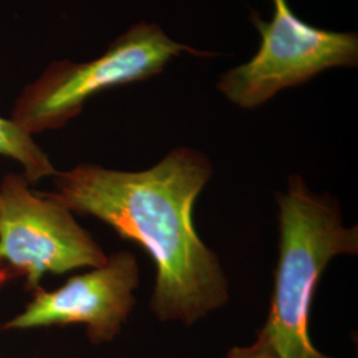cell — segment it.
<instances>
[{"instance_id":"cell-1","label":"cell","mask_w":358,"mask_h":358,"mask_svg":"<svg viewBox=\"0 0 358 358\" xmlns=\"http://www.w3.org/2000/svg\"><path fill=\"white\" fill-rule=\"evenodd\" d=\"M211 176L205 154L176 148L141 171L93 164L57 171L53 192L43 194L145 248L157 268L150 310L161 321L192 325L230 299L217 254L194 224L196 198Z\"/></svg>"},{"instance_id":"cell-2","label":"cell","mask_w":358,"mask_h":358,"mask_svg":"<svg viewBox=\"0 0 358 358\" xmlns=\"http://www.w3.org/2000/svg\"><path fill=\"white\" fill-rule=\"evenodd\" d=\"M279 259L268 317L260 329L279 358H329L312 344L313 294L327 266L340 255H357L358 227H345L340 206L310 192L300 176L278 195Z\"/></svg>"},{"instance_id":"cell-3","label":"cell","mask_w":358,"mask_h":358,"mask_svg":"<svg viewBox=\"0 0 358 358\" xmlns=\"http://www.w3.org/2000/svg\"><path fill=\"white\" fill-rule=\"evenodd\" d=\"M185 52L199 57L215 55L180 44L158 24L140 22L94 60L53 62L20 92L11 118L31 136L63 128L96 94L157 76Z\"/></svg>"},{"instance_id":"cell-4","label":"cell","mask_w":358,"mask_h":358,"mask_svg":"<svg viewBox=\"0 0 358 358\" xmlns=\"http://www.w3.org/2000/svg\"><path fill=\"white\" fill-rule=\"evenodd\" d=\"M271 1L273 16L269 22L255 10L250 11V20L262 35L259 51L217 81L219 92L243 109L257 108L329 68L357 66L356 32L310 26L294 15L288 0Z\"/></svg>"},{"instance_id":"cell-5","label":"cell","mask_w":358,"mask_h":358,"mask_svg":"<svg viewBox=\"0 0 358 358\" xmlns=\"http://www.w3.org/2000/svg\"><path fill=\"white\" fill-rule=\"evenodd\" d=\"M29 185L13 173L0 182V260L11 278L23 276L35 291L45 273L105 264L108 256L73 213Z\"/></svg>"},{"instance_id":"cell-6","label":"cell","mask_w":358,"mask_h":358,"mask_svg":"<svg viewBox=\"0 0 358 358\" xmlns=\"http://www.w3.org/2000/svg\"><path fill=\"white\" fill-rule=\"evenodd\" d=\"M140 267L129 251L108 256L106 263L66 280L55 291L36 288L31 301L1 332L84 325L92 344L110 343L122 331L136 304Z\"/></svg>"},{"instance_id":"cell-7","label":"cell","mask_w":358,"mask_h":358,"mask_svg":"<svg viewBox=\"0 0 358 358\" xmlns=\"http://www.w3.org/2000/svg\"><path fill=\"white\" fill-rule=\"evenodd\" d=\"M0 155L11 158L23 167V176L29 183L57 173L34 136L20 128L13 118L0 117Z\"/></svg>"},{"instance_id":"cell-8","label":"cell","mask_w":358,"mask_h":358,"mask_svg":"<svg viewBox=\"0 0 358 358\" xmlns=\"http://www.w3.org/2000/svg\"><path fill=\"white\" fill-rule=\"evenodd\" d=\"M226 358H279L268 337L259 331L255 343L248 346H235L227 353Z\"/></svg>"},{"instance_id":"cell-9","label":"cell","mask_w":358,"mask_h":358,"mask_svg":"<svg viewBox=\"0 0 358 358\" xmlns=\"http://www.w3.org/2000/svg\"><path fill=\"white\" fill-rule=\"evenodd\" d=\"M10 279H13L11 275H10V272L7 271L6 266H4L3 262L0 260V288H1L6 282H8Z\"/></svg>"}]
</instances>
